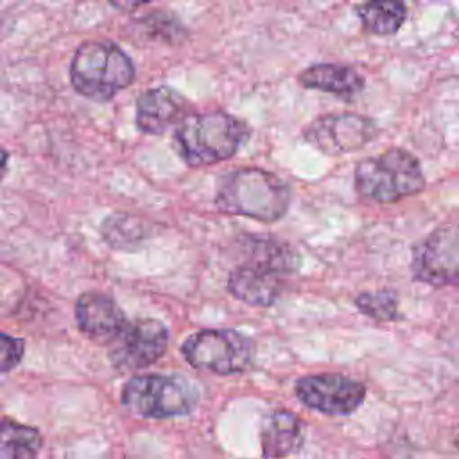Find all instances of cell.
I'll return each instance as SVG.
<instances>
[{
    "label": "cell",
    "mask_w": 459,
    "mask_h": 459,
    "mask_svg": "<svg viewBox=\"0 0 459 459\" xmlns=\"http://www.w3.org/2000/svg\"><path fill=\"white\" fill-rule=\"evenodd\" d=\"M195 402L194 387L172 375H136L122 389V403L145 418L183 416L194 409Z\"/></svg>",
    "instance_id": "5b68a950"
},
{
    "label": "cell",
    "mask_w": 459,
    "mask_h": 459,
    "mask_svg": "<svg viewBox=\"0 0 459 459\" xmlns=\"http://www.w3.org/2000/svg\"><path fill=\"white\" fill-rule=\"evenodd\" d=\"M283 278L278 273L240 264L228 276V290L247 305L271 307L285 290Z\"/></svg>",
    "instance_id": "4fadbf2b"
},
{
    "label": "cell",
    "mask_w": 459,
    "mask_h": 459,
    "mask_svg": "<svg viewBox=\"0 0 459 459\" xmlns=\"http://www.w3.org/2000/svg\"><path fill=\"white\" fill-rule=\"evenodd\" d=\"M298 81L303 88L319 90L351 100L364 90V77L348 65L317 63L299 72Z\"/></svg>",
    "instance_id": "2e32d148"
},
{
    "label": "cell",
    "mask_w": 459,
    "mask_h": 459,
    "mask_svg": "<svg viewBox=\"0 0 459 459\" xmlns=\"http://www.w3.org/2000/svg\"><path fill=\"white\" fill-rule=\"evenodd\" d=\"M355 307L377 321H396L400 319L398 294L393 289H378L371 292H360L355 298Z\"/></svg>",
    "instance_id": "ffe728a7"
},
{
    "label": "cell",
    "mask_w": 459,
    "mask_h": 459,
    "mask_svg": "<svg viewBox=\"0 0 459 459\" xmlns=\"http://www.w3.org/2000/svg\"><path fill=\"white\" fill-rule=\"evenodd\" d=\"M377 134L378 127L369 117L330 113L312 120L303 131V140L325 154L339 156L364 147Z\"/></svg>",
    "instance_id": "ba28073f"
},
{
    "label": "cell",
    "mask_w": 459,
    "mask_h": 459,
    "mask_svg": "<svg viewBox=\"0 0 459 459\" xmlns=\"http://www.w3.org/2000/svg\"><path fill=\"white\" fill-rule=\"evenodd\" d=\"M43 445L41 434L29 425L4 420L0 434V459H34Z\"/></svg>",
    "instance_id": "ac0fdd59"
},
{
    "label": "cell",
    "mask_w": 459,
    "mask_h": 459,
    "mask_svg": "<svg viewBox=\"0 0 459 459\" xmlns=\"http://www.w3.org/2000/svg\"><path fill=\"white\" fill-rule=\"evenodd\" d=\"M100 233L111 247L133 249L151 235V228L140 217L127 213H111L104 219Z\"/></svg>",
    "instance_id": "d6986e66"
},
{
    "label": "cell",
    "mask_w": 459,
    "mask_h": 459,
    "mask_svg": "<svg viewBox=\"0 0 459 459\" xmlns=\"http://www.w3.org/2000/svg\"><path fill=\"white\" fill-rule=\"evenodd\" d=\"M186 99L170 86L149 88L136 99L134 124L143 134H161L186 115Z\"/></svg>",
    "instance_id": "7c38bea8"
},
{
    "label": "cell",
    "mask_w": 459,
    "mask_h": 459,
    "mask_svg": "<svg viewBox=\"0 0 459 459\" xmlns=\"http://www.w3.org/2000/svg\"><path fill=\"white\" fill-rule=\"evenodd\" d=\"M290 197V186L274 172L258 167H240L219 179L215 206L230 215L274 222L287 213Z\"/></svg>",
    "instance_id": "6da1fadb"
},
{
    "label": "cell",
    "mask_w": 459,
    "mask_h": 459,
    "mask_svg": "<svg viewBox=\"0 0 459 459\" xmlns=\"http://www.w3.org/2000/svg\"><path fill=\"white\" fill-rule=\"evenodd\" d=\"M131 57L113 41H84L70 63L72 88L93 102H108L134 81Z\"/></svg>",
    "instance_id": "3957f363"
},
{
    "label": "cell",
    "mask_w": 459,
    "mask_h": 459,
    "mask_svg": "<svg viewBox=\"0 0 459 459\" xmlns=\"http://www.w3.org/2000/svg\"><path fill=\"white\" fill-rule=\"evenodd\" d=\"M0 364H2V373L11 371L14 366L20 364L23 351H25V341L20 337H13L7 332H2L0 335Z\"/></svg>",
    "instance_id": "44dd1931"
},
{
    "label": "cell",
    "mask_w": 459,
    "mask_h": 459,
    "mask_svg": "<svg viewBox=\"0 0 459 459\" xmlns=\"http://www.w3.org/2000/svg\"><path fill=\"white\" fill-rule=\"evenodd\" d=\"M294 391L301 403L332 416L351 414L366 398L360 382L339 373L307 375L296 382Z\"/></svg>",
    "instance_id": "9c48e42d"
},
{
    "label": "cell",
    "mask_w": 459,
    "mask_h": 459,
    "mask_svg": "<svg viewBox=\"0 0 459 459\" xmlns=\"http://www.w3.org/2000/svg\"><path fill=\"white\" fill-rule=\"evenodd\" d=\"M249 126L226 111L186 115L174 131L172 145L188 167H206L235 156L249 140Z\"/></svg>",
    "instance_id": "7a4b0ae2"
},
{
    "label": "cell",
    "mask_w": 459,
    "mask_h": 459,
    "mask_svg": "<svg viewBox=\"0 0 459 459\" xmlns=\"http://www.w3.org/2000/svg\"><path fill=\"white\" fill-rule=\"evenodd\" d=\"M238 247L244 256L242 264L256 265L278 273L281 276L292 274L299 267L298 251L287 242H281L273 237L244 235L238 240Z\"/></svg>",
    "instance_id": "5bb4252c"
},
{
    "label": "cell",
    "mask_w": 459,
    "mask_h": 459,
    "mask_svg": "<svg viewBox=\"0 0 459 459\" xmlns=\"http://www.w3.org/2000/svg\"><path fill=\"white\" fill-rule=\"evenodd\" d=\"M357 16L364 30L375 36H391L398 32L407 18V7L394 0H377L357 5Z\"/></svg>",
    "instance_id": "e0dca14e"
},
{
    "label": "cell",
    "mask_w": 459,
    "mask_h": 459,
    "mask_svg": "<svg viewBox=\"0 0 459 459\" xmlns=\"http://www.w3.org/2000/svg\"><path fill=\"white\" fill-rule=\"evenodd\" d=\"M185 360L215 375H233L247 369L255 357L253 341L231 328L199 330L181 344Z\"/></svg>",
    "instance_id": "8992f818"
},
{
    "label": "cell",
    "mask_w": 459,
    "mask_h": 459,
    "mask_svg": "<svg viewBox=\"0 0 459 459\" xmlns=\"http://www.w3.org/2000/svg\"><path fill=\"white\" fill-rule=\"evenodd\" d=\"M169 330L158 319H136L111 344V364L120 371H136L154 364L167 350Z\"/></svg>",
    "instance_id": "30bf717a"
},
{
    "label": "cell",
    "mask_w": 459,
    "mask_h": 459,
    "mask_svg": "<svg viewBox=\"0 0 459 459\" xmlns=\"http://www.w3.org/2000/svg\"><path fill=\"white\" fill-rule=\"evenodd\" d=\"M355 190L373 203H396L416 195L425 188L420 161L405 149H387L377 156L360 160L353 172Z\"/></svg>",
    "instance_id": "277c9868"
},
{
    "label": "cell",
    "mask_w": 459,
    "mask_h": 459,
    "mask_svg": "<svg viewBox=\"0 0 459 459\" xmlns=\"http://www.w3.org/2000/svg\"><path fill=\"white\" fill-rule=\"evenodd\" d=\"M455 441H457V446H459V427H457V437H455Z\"/></svg>",
    "instance_id": "7402d4cb"
},
{
    "label": "cell",
    "mask_w": 459,
    "mask_h": 459,
    "mask_svg": "<svg viewBox=\"0 0 459 459\" xmlns=\"http://www.w3.org/2000/svg\"><path fill=\"white\" fill-rule=\"evenodd\" d=\"M260 441L264 459H283L303 446L305 425L294 412L278 409L264 420Z\"/></svg>",
    "instance_id": "9a60e30c"
},
{
    "label": "cell",
    "mask_w": 459,
    "mask_h": 459,
    "mask_svg": "<svg viewBox=\"0 0 459 459\" xmlns=\"http://www.w3.org/2000/svg\"><path fill=\"white\" fill-rule=\"evenodd\" d=\"M74 310L79 330L97 344H113L129 325L118 303L102 292L81 294Z\"/></svg>",
    "instance_id": "8fae6325"
},
{
    "label": "cell",
    "mask_w": 459,
    "mask_h": 459,
    "mask_svg": "<svg viewBox=\"0 0 459 459\" xmlns=\"http://www.w3.org/2000/svg\"><path fill=\"white\" fill-rule=\"evenodd\" d=\"M412 278L432 287L459 285V224L429 233L412 251Z\"/></svg>",
    "instance_id": "52a82bcc"
}]
</instances>
